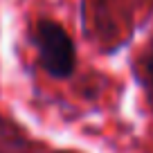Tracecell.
I'll use <instances>...</instances> for the list:
<instances>
[{"mask_svg": "<svg viewBox=\"0 0 153 153\" xmlns=\"http://www.w3.org/2000/svg\"><path fill=\"white\" fill-rule=\"evenodd\" d=\"M146 74H149V81H151V86H153V56L149 59V65H146Z\"/></svg>", "mask_w": 153, "mask_h": 153, "instance_id": "cell-2", "label": "cell"}, {"mask_svg": "<svg viewBox=\"0 0 153 153\" xmlns=\"http://www.w3.org/2000/svg\"><path fill=\"white\" fill-rule=\"evenodd\" d=\"M34 43L38 50V63L54 79H68L76 68V50L65 27L50 18L38 20Z\"/></svg>", "mask_w": 153, "mask_h": 153, "instance_id": "cell-1", "label": "cell"}]
</instances>
